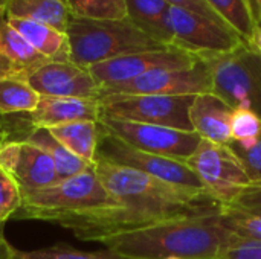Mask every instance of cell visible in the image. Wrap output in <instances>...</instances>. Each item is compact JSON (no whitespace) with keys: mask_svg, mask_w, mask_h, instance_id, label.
Segmentation results:
<instances>
[{"mask_svg":"<svg viewBox=\"0 0 261 259\" xmlns=\"http://www.w3.org/2000/svg\"><path fill=\"white\" fill-rule=\"evenodd\" d=\"M95 171L119 202V208L61 224L83 241H101L116 234L174 220L219 215L225 205L210 191L173 185L99 157L95 160Z\"/></svg>","mask_w":261,"mask_h":259,"instance_id":"cell-1","label":"cell"},{"mask_svg":"<svg viewBox=\"0 0 261 259\" xmlns=\"http://www.w3.org/2000/svg\"><path fill=\"white\" fill-rule=\"evenodd\" d=\"M234 237L213 215L167 221L116 234L98 243L125 259H217Z\"/></svg>","mask_w":261,"mask_h":259,"instance_id":"cell-2","label":"cell"},{"mask_svg":"<svg viewBox=\"0 0 261 259\" xmlns=\"http://www.w3.org/2000/svg\"><path fill=\"white\" fill-rule=\"evenodd\" d=\"M119 208V202L109 192L95 171V165L87 171L52 186L23 192L20 209L14 220H38L63 224L72 218L104 212Z\"/></svg>","mask_w":261,"mask_h":259,"instance_id":"cell-3","label":"cell"},{"mask_svg":"<svg viewBox=\"0 0 261 259\" xmlns=\"http://www.w3.org/2000/svg\"><path fill=\"white\" fill-rule=\"evenodd\" d=\"M66 34L70 61L86 69L118 56L168 47L148 37L128 18L93 20L72 14Z\"/></svg>","mask_w":261,"mask_h":259,"instance_id":"cell-4","label":"cell"},{"mask_svg":"<svg viewBox=\"0 0 261 259\" xmlns=\"http://www.w3.org/2000/svg\"><path fill=\"white\" fill-rule=\"evenodd\" d=\"M211 73L213 95L220 98L232 110L245 108L261 118V53L249 43L237 49L199 56Z\"/></svg>","mask_w":261,"mask_h":259,"instance_id":"cell-5","label":"cell"},{"mask_svg":"<svg viewBox=\"0 0 261 259\" xmlns=\"http://www.w3.org/2000/svg\"><path fill=\"white\" fill-rule=\"evenodd\" d=\"M194 96L112 95L99 99L101 116L139 124L194 131L190 108Z\"/></svg>","mask_w":261,"mask_h":259,"instance_id":"cell-6","label":"cell"},{"mask_svg":"<svg viewBox=\"0 0 261 259\" xmlns=\"http://www.w3.org/2000/svg\"><path fill=\"white\" fill-rule=\"evenodd\" d=\"M170 21L173 47L196 56L226 53L248 43L231 26L180 6H171Z\"/></svg>","mask_w":261,"mask_h":259,"instance_id":"cell-7","label":"cell"},{"mask_svg":"<svg viewBox=\"0 0 261 259\" xmlns=\"http://www.w3.org/2000/svg\"><path fill=\"white\" fill-rule=\"evenodd\" d=\"M96 157L121 165V166L136 169L150 177H154V179H159L173 185L193 188V189H205L199 177L191 171V168L184 160L138 150L119 140L118 137L106 133L102 128H101V137H99Z\"/></svg>","mask_w":261,"mask_h":259,"instance_id":"cell-8","label":"cell"},{"mask_svg":"<svg viewBox=\"0 0 261 259\" xmlns=\"http://www.w3.org/2000/svg\"><path fill=\"white\" fill-rule=\"evenodd\" d=\"M213 92L211 73L206 63L187 69H159L132 81L102 87L98 99L112 95H159V96H197Z\"/></svg>","mask_w":261,"mask_h":259,"instance_id":"cell-9","label":"cell"},{"mask_svg":"<svg viewBox=\"0 0 261 259\" xmlns=\"http://www.w3.org/2000/svg\"><path fill=\"white\" fill-rule=\"evenodd\" d=\"M99 125L106 133L118 137L130 147L177 160H187L202 140L194 131H182L106 116L99 118Z\"/></svg>","mask_w":261,"mask_h":259,"instance_id":"cell-10","label":"cell"},{"mask_svg":"<svg viewBox=\"0 0 261 259\" xmlns=\"http://www.w3.org/2000/svg\"><path fill=\"white\" fill-rule=\"evenodd\" d=\"M184 162L199 177L205 189L223 203H229L251 183L234 153L223 145L202 139L196 151Z\"/></svg>","mask_w":261,"mask_h":259,"instance_id":"cell-11","label":"cell"},{"mask_svg":"<svg viewBox=\"0 0 261 259\" xmlns=\"http://www.w3.org/2000/svg\"><path fill=\"white\" fill-rule=\"evenodd\" d=\"M199 56L180 50L177 47H165L159 50H147L118 56L89 67V72L98 85L109 87L132 81L148 72L159 69H187L199 63Z\"/></svg>","mask_w":261,"mask_h":259,"instance_id":"cell-12","label":"cell"},{"mask_svg":"<svg viewBox=\"0 0 261 259\" xmlns=\"http://www.w3.org/2000/svg\"><path fill=\"white\" fill-rule=\"evenodd\" d=\"M9 142H24L46 151L55 163L57 176L60 180H66L73 176H78L87 171L90 166H93L81 160L70 151H67L52 136V133L47 128L34 127L28 124L20 113L0 114V145Z\"/></svg>","mask_w":261,"mask_h":259,"instance_id":"cell-13","label":"cell"},{"mask_svg":"<svg viewBox=\"0 0 261 259\" xmlns=\"http://www.w3.org/2000/svg\"><path fill=\"white\" fill-rule=\"evenodd\" d=\"M0 166L14 177L21 189V194L43 189L60 182L52 157L31 143H2Z\"/></svg>","mask_w":261,"mask_h":259,"instance_id":"cell-14","label":"cell"},{"mask_svg":"<svg viewBox=\"0 0 261 259\" xmlns=\"http://www.w3.org/2000/svg\"><path fill=\"white\" fill-rule=\"evenodd\" d=\"M40 96L98 99L101 87L89 72L72 61H49L28 78Z\"/></svg>","mask_w":261,"mask_h":259,"instance_id":"cell-15","label":"cell"},{"mask_svg":"<svg viewBox=\"0 0 261 259\" xmlns=\"http://www.w3.org/2000/svg\"><path fill=\"white\" fill-rule=\"evenodd\" d=\"M20 114L28 124L41 128H52L81 121L99 122L101 104L99 99L41 96L34 111Z\"/></svg>","mask_w":261,"mask_h":259,"instance_id":"cell-16","label":"cell"},{"mask_svg":"<svg viewBox=\"0 0 261 259\" xmlns=\"http://www.w3.org/2000/svg\"><path fill=\"white\" fill-rule=\"evenodd\" d=\"M49 63L8 21L5 8L0 11V78L26 79Z\"/></svg>","mask_w":261,"mask_h":259,"instance_id":"cell-17","label":"cell"},{"mask_svg":"<svg viewBox=\"0 0 261 259\" xmlns=\"http://www.w3.org/2000/svg\"><path fill=\"white\" fill-rule=\"evenodd\" d=\"M232 111L234 110L229 105L213 93L194 96L190 108V121L194 133H197L203 140L223 147L229 145L232 142Z\"/></svg>","mask_w":261,"mask_h":259,"instance_id":"cell-18","label":"cell"},{"mask_svg":"<svg viewBox=\"0 0 261 259\" xmlns=\"http://www.w3.org/2000/svg\"><path fill=\"white\" fill-rule=\"evenodd\" d=\"M127 18L153 40L173 47L171 5L165 0H125Z\"/></svg>","mask_w":261,"mask_h":259,"instance_id":"cell-19","label":"cell"},{"mask_svg":"<svg viewBox=\"0 0 261 259\" xmlns=\"http://www.w3.org/2000/svg\"><path fill=\"white\" fill-rule=\"evenodd\" d=\"M8 21L38 53L49 61H70V44L66 32H60L52 26L31 20L8 18Z\"/></svg>","mask_w":261,"mask_h":259,"instance_id":"cell-20","label":"cell"},{"mask_svg":"<svg viewBox=\"0 0 261 259\" xmlns=\"http://www.w3.org/2000/svg\"><path fill=\"white\" fill-rule=\"evenodd\" d=\"M5 14L8 18L38 21L66 32L72 18L69 0H6Z\"/></svg>","mask_w":261,"mask_h":259,"instance_id":"cell-21","label":"cell"},{"mask_svg":"<svg viewBox=\"0 0 261 259\" xmlns=\"http://www.w3.org/2000/svg\"><path fill=\"white\" fill-rule=\"evenodd\" d=\"M47 130L67 151H70L81 160L95 165L101 137L99 122L81 121L52 127Z\"/></svg>","mask_w":261,"mask_h":259,"instance_id":"cell-22","label":"cell"},{"mask_svg":"<svg viewBox=\"0 0 261 259\" xmlns=\"http://www.w3.org/2000/svg\"><path fill=\"white\" fill-rule=\"evenodd\" d=\"M40 98L26 79L0 78V114L31 113L37 108Z\"/></svg>","mask_w":261,"mask_h":259,"instance_id":"cell-23","label":"cell"},{"mask_svg":"<svg viewBox=\"0 0 261 259\" xmlns=\"http://www.w3.org/2000/svg\"><path fill=\"white\" fill-rule=\"evenodd\" d=\"M217 221L222 227L242 238L261 241V212L246 211L225 203L217 215Z\"/></svg>","mask_w":261,"mask_h":259,"instance_id":"cell-24","label":"cell"},{"mask_svg":"<svg viewBox=\"0 0 261 259\" xmlns=\"http://www.w3.org/2000/svg\"><path fill=\"white\" fill-rule=\"evenodd\" d=\"M8 259H125L115 253L110 249H102L96 252H83L72 249L66 244H57L38 250H18L11 247Z\"/></svg>","mask_w":261,"mask_h":259,"instance_id":"cell-25","label":"cell"},{"mask_svg":"<svg viewBox=\"0 0 261 259\" xmlns=\"http://www.w3.org/2000/svg\"><path fill=\"white\" fill-rule=\"evenodd\" d=\"M205 2L245 41H249V38L255 29V24H254L243 0H205Z\"/></svg>","mask_w":261,"mask_h":259,"instance_id":"cell-26","label":"cell"},{"mask_svg":"<svg viewBox=\"0 0 261 259\" xmlns=\"http://www.w3.org/2000/svg\"><path fill=\"white\" fill-rule=\"evenodd\" d=\"M73 15L93 20L127 18L125 0H69Z\"/></svg>","mask_w":261,"mask_h":259,"instance_id":"cell-27","label":"cell"},{"mask_svg":"<svg viewBox=\"0 0 261 259\" xmlns=\"http://www.w3.org/2000/svg\"><path fill=\"white\" fill-rule=\"evenodd\" d=\"M231 136L232 142L242 148L254 147L261 136V118L251 110H234L231 118Z\"/></svg>","mask_w":261,"mask_h":259,"instance_id":"cell-28","label":"cell"},{"mask_svg":"<svg viewBox=\"0 0 261 259\" xmlns=\"http://www.w3.org/2000/svg\"><path fill=\"white\" fill-rule=\"evenodd\" d=\"M23 194L14 177L0 166V221H8L20 209Z\"/></svg>","mask_w":261,"mask_h":259,"instance_id":"cell-29","label":"cell"},{"mask_svg":"<svg viewBox=\"0 0 261 259\" xmlns=\"http://www.w3.org/2000/svg\"><path fill=\"white\" fill-rule=\"evenodd\" d=\"M226 147L234 153L237 160L242 163L249 180L252 183H261V136L257 143L251 148H242L236 142H231Z\"/></svg>","mask_w":261,"mask_h":259,"instance_id":"cell-30","label":"cell"},{"mask_svg":"<svg viewBox=\"0 0 261 259\" xmlns=\"http://www.w3.org/2000/svg\"><path fill=\"white\" fill-rule=\"evenodd\" d=\"M217 259H261V241L236 235L232 241L220 250Z\"/></svg>","mask_w":261,"mask_h":259,"instance_id":"cell-31","label":"cell"},{"mask_svg":"<svg viewBox=\"0 0 261 259\" xmlns=\"http://www.w3.org/2000/svg\"><path fill=\"white\" fill-rule=\"evenodd\" d=\"M228 205H234L246 211L261 212V183L251 182Z\"/></svg>","mask_w":261,"mask_h":259,"instance_id":"cell-32","label":"cell"},{"mask_svg":"<svg viewBox=\"0 0 261 259\" xmlns=\"http://www.w3.org/2000/svg\"><path fill=\"white\" fill-rule=\"evenodd\" d=\"M167 3H170L171 6H180V8H185L188 11H193V12H197V14H202L205 17H210L213 20H217V21H222L225 23L211 8L210 5L205 2V0H165ZM226 24V23H225Z\"/></svg>","mask_w":261,"mask_h":259,"instance_id":"cell-33","label":"cell"},{"mask_svg":"<svg viewBox=\"0 0 261 259\" xmlns=\"http://www.w3.org/2000/svg\"><path fill=\"white\" fill-rule=\"evenodd\" d=\"M255 26H261V0H243Z\"/></svg>","mask_w":261,"mask_h":259,"instance_id":"cell-34","label":"cell"},{"mask_svg":"<svg viewBox=\"0 0 261 259\" xmlns=\"http://www.w3.org/2000/svg\"><path fill=\"white\" fill-rule=\"evenodd\" d=\"M11 244L5 238V221H0V259H8Z\"/></svg>","mask_w":261,"mask_h":259,"instance_id":"cell-35","label":"cell"},{"mask_svg":"<svg viewBox=\"0 0 261 259\" xmlns=\"http://www.w3.org/2000/svg\"><path fill=\"white\" fill-rule=\"evenodd\" d=\"M257 52H260L261 53V26H255V29H254V32H252V35H251V38H249V41H248Z\"/></svg>","mask_w":261,"mask_h":259,"instance_id":"cell-36","label":"cell"},{"mask_svg":"<svg viewBox=\"0 0 261 259\" xmlns=\"http://www.w3.org/2000/svg\"><path fill=\"white\" fill-rule=\"evenodd\" d=\"M5 3H6V0H0V11L5 8Z\"/></svg>","mask_w":261,"mask_h":259,"instance_id":"cell-37","label":"cell"},{"mask_svg":"<svg viewBox=\"0 0 261 259\" xmlns=\"http://www.w3.org/2000/svg\"><path fill=\"white\" fill-rule=\"evenodd\" d=\"M168 259H179V258H168Z\"/></svg>","mask_w":261,"mask_h":259,"instance_id":"cell-38","label":"cell"}]
</instances>
